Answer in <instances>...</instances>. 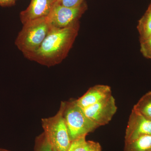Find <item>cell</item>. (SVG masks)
<instances>
[{"instance_id": "cell-1", "label": "cell", "mask_w": 151, "mask_h": 151, "mask_svg": "<svg viewBox=\"0 0 151 151\" xmlns=\"http://www.w3.org/2000/svg\"><path fill=\"white\" fill-rule=\"evenodd\" d=\"M80 26L78 23L65 28L51 27L39 48L26 58L48 67L59 64L67 56L73 46Z\"/></svg>"}, {"instance_id": "cell-2", "label": "cell", "mask_w": 151, "mask_h": 151, "mask_svg": "<svg viewBox=\"0 0 151 151\" xmlns=\"http://www.w3.org/2000/svg\"><path fill=\"white\" fill-rule=\"evenodd\" d=\"M51 27L47 17L37 19L23 24L15 44L25 57L35 52L39 48Z\"/></svg>"}, {"instance_id": "cell-3", "label": "cell", "mask_w": 151, "mask_h": 151, "mask_svg": "<svg viewBox=\"0 0 151 151\" xmlns=\"http://www.w3.org/2000/svg\"><path fill=\"white\" fill-rule=\"evenodd\" d=\"M64 107L65 102H61L55 116L42 119L44 133L57 151H68L71 143L63 116Z\"/></svg>"}, {"instance_id": "cell-4", "label": "cell", "mask_w": 151, "mask_h": 151, "mask_svg": "<svg viewBox=\"0 0 151 151\" xmlns=\"http://www.w3.org/2000/svg\"><path fill=\"white\" fill-rule=\"evenodd\" d=\"M63 116L71 142L99 127L87 118L76 100L65 102Z\"/></svg>"}, {"instance_id": "cell-5", "label": "cell", "mask_w": 151, "mask_h": 151, "mask_svg": "<svg viewBox=\"0 0 151 151\" xmlns=\"http://www.w3.org/2000/svg\"><path fill=\"white\" fill-rule=\"evenodd\" d=\"M87 9L84 1L81 4L74 7H68L56 3L47 17V20L52 27L65 28L80 23L79 19Z\"/></svg>"}, {"instance_id": "cell-6", "label": "cell", "mask_w": 151, "mask_h": 151, "mask_svg": "<svg viewBox=\"0 0 151 151\" xmlns=\"http://www.w3.org/2000/svg\"><path fill=\"white\" fill-rule=\"evenodd\" d=\"M88 119L99 127L108 124L116 113L117 107L112 95L83 109Z\"/></svg>"}, {"instance_id": "cell-7", "label": "cell", "mask_w": 151, "mask_h": 151, "mask_svg": "<svg viewBox=\"0 0 151 151\" xmlns=\"http://www.w3.org/2000/svg\"><path fill=\"white\" fill-rule=\"evenodd\" d=\"M145 135H151V120L132 109L126 129L125 142Z\"/></svg>"}, {"instance_id": "cell-8", "label": "cell", "mask_w": 151, "mask_h": 151, "mask_svg": "<svg viewBox=\"0 0 151 151\" xmlns=\"http://www.w3.org/2000/svg\"><path fill=\"white\" fill-rule=\"evenodd\" d=\"M57 0H31L29 5L20 14L23 24L31 21L47 18L53 8Z\"/></svg>"}, {"instance_id": "cell-9", "label": "cell", "mask_w": 151, "mask_h": 151, "mask_svg": "<svg viewBox=\"0 0 151 151\" xmlns=\"http://www.w3.org/2000/svg\"><path fill=\"white\" fill-rule=\"evenodd\" d=\"M112 95L111 87L108 85H96L76 100L77 105L82 109L94 105Z\"/></svg>"}, {"instance_id": "cell-10", "label": "cell", "mask_w": 151, "mask_h": 151, "mask_svg": "<svg viewBox=\"0 0 151 151\" xmlns=\"http://www.w3.org/2000/svg\"><path fill=\"white\" fill-rule=\"evenodd\" d=\"M86 136H83L72 141L68 151H102L100 143L86 141Z\"/></svg>"}, {"instance_id": "cell-11", "label": "cell", "mask_w": 151, "mask_h": 151, "mask_svg": "<svg viewBox=\"0 0 151 151\" xmlns=\"http://www.w3.org/2000/svg\"><path fill=\"white\" fill-rule=\"evenodd\" d=\"M124 151H151V135H143L125 142Z\"/></svg>"}, {"instance_id": "cell-12", "label": "cell", "mask_w": 151, "mask_h": 151, "mask_svg": "<svg viewBox=\"0 0 151 151\" xmlns=\"http://www.w3.org/2000/svg\"><path fill=\"white\" fill-rule=\"evenodd\" d=\"M137 29L140 41L151 35V2L144 15L139 20Z\"/></svg>"}, {"instance_id": "cell-13", "label": "cell", "mask_w": 151, "mask_h": 151, "mask_svg": "<svg viewBox=\"0 0 151 151\" xmlns=\"http://www.w3.org/2000/svg\"><path fill=\"white\" fill-rule=\"evenodd\" d=\"M133 109L151 120V91L143 95Z\"/></svg>"}, {"instance_id": "cell-14", "label": "cell", "mask_w": 151, "mask_h": 151, "mask_svg": "<svg viewBox=\"0 0 151 151\" xmlns=\"http://www.w3.org/2000/svg\"><path fill=\"white\" fill-rule=\"evenodd\" d=\"M35 151H53V147L44 133L37 138Z\"/></svg>"}, {"instance_id": "cell-15", "label": "cell", "mask_w": 151, "mask_h": 151, "mask_svg": "<svg viewBox=\"0 0 151 151\" xmlns=\"http://www.w3.org/2000/svg\"><path fill=\"white\" fill-rule=\"evenodd\" d=\"M140 42L142 54L146 58L151 60V35Z\"/></svg>"}, {"instance_id": "cell-16", "label": "cell", "mask_w": 151, "mask_h": 151, "mask_svg": "<svg viewBox=\"0 0 151 151\" xmlns=\"http://www.w3.org/2000/svg\"><path fill=\"white\" fill-rule=\"evenodd\" d=\"M84 1V0H57L56 4L68 7H74L80 5Z\"/></svg>"}, {"instance_id": "cell-17", "label": "cell", "mask_w": 151, "mask_h": 151, "mask_svg": "<svg viewBox=\"0 0 151 151\" xmlns=\"http://www.w3.org/2000/svg\"><path fill=\"white\" fill-rule=\"evenodd\" d=\"M17 0H0V6L9 7L14 5Z\"/></svg>"}, {"instance_id": "cell-18", "label": "cell", "mask_w": 151, "mask_h": 151, "mask_svg": "<svg viewBox=\"0 0 151 151\" xmlns=\"http://www.w3.org/2000/svg\"><path fill=\"white\" fill-rule=\"evenodd\" d=\"M0 151H10L9 150H6V149L0 148Z\"/></svg>"}, {"instance_id": "cell-19", "label": "cell", "mask_w": 151, "mask_h": 151, "mask_svg": "<svg viewBox=\"0 0 151 151\" xmlns=\"http://www.w3.org/2000/svg\"><path fill=\"white\" fill-rule=\"evenodd\" d=\"M53 151H57L56 150H55V149L54 148H53Z\"/></svg>"}]
</instances>
